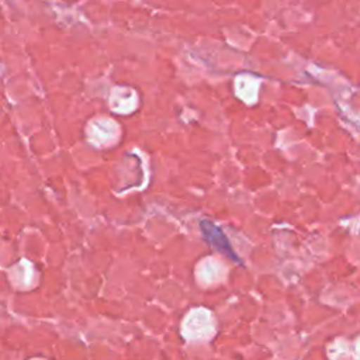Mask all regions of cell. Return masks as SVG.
Returning a JSON list of instances; mask_svg holds the SVG:
<instances>
[{
  "instance_id": "obj_1",
  "label": "cell",
  "mask_w": 360,
  "mask_h": 360,
  "mask_svg": "<svg viewBox=\"0 0 360 360\" xmlns=\"http://www.w3.org/2000/svg\"><path fill=\"white\" fill-rule=\"evenodd\" d=\"M181 332L187 340H207L215 333V321L210 311L195 308L184 318Z\"/></svg>"
},
{
  "instance_id": "obj_2",
  "label": "cell",
  "mask_w": 360,
  "mask_h": 360,
  "mask_svg": "<svg viewBox=\"0 0 360 360\" xmlns=\"http://www.w3.org/2000/svg\"><path fill=\"white\" fill-rule=\"evenodd\" d=\"M201 231L205 236V239L217 249V250H221L224 255H226L228 257H231L232 260L238 262V256L236 253L232 250V246L229 243V240L226 239L225 233L221 231V228H218L215 224H212L211 221H207V219H202L201 224Z\"/></svg>"
},
{
  "instance_id": "obj_3",
  "label": "cell",
  "mask_w": 360,
  "mask_h": 360,
  "mask_svg": "<svg viewBox=\"0 0 360 360\" xmlns=\"http://www.w3.org/2000/svg\"><path fill=\"white\" fill-rule=\"evenodd\" d=\"M328 354H329V359H330V360H352L350 347H349L347 342L343 340V339L335 340V342L329 346Z\"/></svg>"
},
{
  "instance_id": "obj_4",
  "label": "cell",
  "mask_w": 360,
  "mask_h": 360,
  "mask_svg": "<svg viewBox=\"0 0 360 360\" xmlns=\"http://www.w3.org/2000/svg\"><path fill=\"white\" fill-rule=\"evenodd\" d=\"M354 357L356 360H360V338L356 340V345H354Z\"/></svg>"
}]
</instances>
